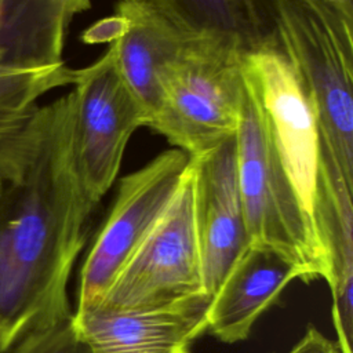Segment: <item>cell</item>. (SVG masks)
I'll return each instance as SVG.
<instances>
[{"instance_id":"cell-1","label":"cell","mask_w":353,"mask_h":353,"mask_svg":"<svg viewBox=\"0 0 353 353\" xmlns=\"http://www.w3.org/2000/svg\"><path fill=\"white\" fill-rule=\"evenodd\" d=\"M97 205L76 167L69 92L39 106L29 157L0 197V353L73 316L68 281Z\"/></svg>"},{"instance_id":"cell-2","label":"cell","mask_w":353,"mask_h":353,"mask_svg":"<svg viewBox=\"0 0 353 353\" xmlns=\"http://www.w3.org/2000/svg\"><path fill=\"white\" fill-rule=\"evenodd\" d=\"M280 47L320 135L353 182V17L324 0H274Z\"/></svg>"},{"instance_id":"cell-3","label":"cell","mask_w":353,"mask_h":353,"mask_svg":"<svg viewBox=\"0 0 353 353\" xmlns=\"http://www.w3.org/2000/svg\"><path fill=\"white\" fill-rule=\"evenodd\" d=\"M237 181L250 244L265 245L292 262L302 280H328V266L309 211L269 137L263 116L244 84L234 134Z\"/></svg>"},{"instance_id":"cell-4","label":"cell","mask_w":353,"mask_h":353,"mask_svg":"<svg viewBox=\"0 0 353 353\" xmlns=\"http://www.w3.org/2000/svg\"><path fill=\"white\" fill-rule=\"evenodd\" d=\"M244 57L226 40L193 36L163 74L152 130L190 159L234 135L244 101Z\"/></svg>"},{"instance_id":"cell-5","label":"cell","mask_w":353,"mask_h":353,"mask_svg":"<svg viewBox=\"0 0 353 353\" xmlns=\"http://www.w3.org/2000/svg\"><path fill=\"white\" fill-rule=\"evenodd\" d=\"M201 292L205 291L194 226L193 174L189 159L186 174L168 207L131 252L94 309L159 307Z\"/></svg>"},{"instance_id":"cell-6","label":"cell","mask_w":353,"mask_h":353,"mask_svg":"<svg viewBox=\"0 0 353 353\" xmlns=\"http://www.w3.org/2000/svg\"><path fill=\"white\" fill-rule=\"evenodd\" d=\"M73 150L79 176L99 204L113 185L131 135L148 116L121 76L113 48L73 79Z\"/></svg>"},{"instance_id":"cell-7","label":"cell","mask_w":353,"mask_h":353,"mask_svg":"<svg viewBox=\"0 0 353 353\" xmlns=\"http://www.w3.org/2000/svg\"><path fill=\"white\" fill-rule=\"evenodd\" d=\"M189 157L170 149L125 175L80 272L76 312L94 309L176 193Z\"/></svg>"},{"instance_id":"cell-8","label":"cell","mask_w":353,"mask_h":353,"mask_svg":"<svg viewBox=\"0 0 353 353\" xmlns=\"http://www.w3.org/2000/svg\"><path fill=\"white\" fill-rule=\"evenodd\" d=\"M194 34L149 0H119L114 14L85 30V43H108L117 68L139 101L152 128L161 108V79Z\"/></svg>"},{"instance_id":"cell-9","label":"cell","mask_w":353,"mask_h":353,"mask_svg":"<svg viewBox=\"0 0 353 353\" xmlns=\"http://www.w3.org/2000/svg\"><path fill=\"white\" fill-rule=\"evenodd\" d=\"M190 165L203 287L212 296L232 263L250 244L237 181L234 135L192 157Z\"/></svg>"},{"instance_id":"cell-10","label":"cell","mask_w":353,"mask_h":353,"mask_svg":"<svg viewBox=\"0 0 353 353\" xmlns=\"http://www.w3.org/2000/svg\"><path fill=\"white\" fill-rule=\"evenodd\" d=\"M211 298L201 292L159 307L73 312V324L88 353H190L207 331Z\"/></svg>"},{"instance_id":"cell-11","label":"cell","mask_w":353,"mask_h":353,"mask_svg":"<svg viewBox=\"0 0 353 353\" xmlns=\"http://www.w3.org/2000/svg\"><path fill=\"white\" fill-rule=\"evenodd\" d=\"M321 138V159L312 222L328 266L332 320L343 353H352L353 331V182Z\"/></svg>"},{"instance_id":"cell-12","label":"cell","mask_w":353,"mask_h":353,"mask_svg":"<svg viewBox=\"0 0 353 353\" xmlns=\"http://www.w3.org/2000/svg\"><path fill=\"white\" fill-rule=\"evenodd\" d=\"M302 272L274 250L248 244L211 298L207 331L225 343L248 338L256 319Z\"/></svg>"},{"instance_id":"cell-13","label":"cell","mask_w":353,"mask_h":353,"mask_svg":"<svg viewBox=\"0 0 353 353\" xmlns=\"http://www.w3.org/2000/svg\"><path fill=\"white\" fill-rule=\"evenodd\" d=\"M183 30L234 44L244 55L280 50L274 0H149Z\"/></svg>"},{"instance_id":"cell-14","label":"cell","mask_w":353,"mask_h":353,"mask_svg":"<svg viewBox=\"0 0 353 353\" xmlns=\"http://www.w3.org/2000/svg\"><path fill=\"white\" fill-rule=\"evenodd\" d=\"M74 72L65 62H0V119L23 114L44 94L73 84Z\"/></svg>"},{"instance_id":"cell-15","label":"cell","mask_w":353,"mask_h":353,"mask_svg":"<svg viewBox=\"0 0 353 353\" xmlns=\"http://www.w3.org/2000/svg\"><path fill=\"white\" fill-rule=\"evenodd\" d=\"M39 105L29 112L0 119V197L15 181L29 157L37 125Z\"/></svg>"},{"instance_id":"cell-16","label":"cell","mask_w":353,"mask_h":353,"mask_svg":"<svg viewBox=\"0 0 353 353\" xmlns=\"http://www.w3.org/2000/svg\"><path fill=\"white\" fill-rule=\"evenodd\" d=\"M288 353H343L338 342L324 336L313 325H307L305 335Z\"/></svg>"},{"instance_id":"cell-17","label":"cell","mask_w":353,"mask_h":353,"mask_svg":"<svg viewBox=\"0 0 353 353\" xmlns=\"http://www.w3.org/2000/svg\"><path fill=\"white\" fill-rule=\"evenodd\" d=\"M54 1H57V3L62 4L63 7H66L73 15L88 10L90 6H91L90 0H54Z\"/></svg>"},{"instance_id":"cell-18","label":"cell","mask_w":353,"mask_h":353,"mask_svg":"<svg viewBox=\"0 0 353 353\" xmlns=\"http://www.w3.org/2000/svg\"><path fill=\"white\" fill-rule=\"evenodd\" d=\"M324 1H327L328 4L336 7L342 12L353 17V1L352 0H324Z\"/></svg>"},{"instance_id":"cell-19","label":"cell","mask_w":353,"mask_h":353,"mask_svg":"<svg viewBox=\"0 0 353 353\" xmlns=\"http://www.w3.org/2000/svg\"><path fill=\"white\" fill-rule=\"evenodd\" d=\"M7 3H8V0H0V34H1V30H3L4 22H6ZM0 62H10V61H7V58L4 55V51L1 48H0Z\"/></svg>"}]
</instances>
